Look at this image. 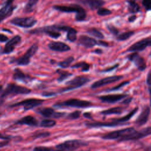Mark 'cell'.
I'll return each instance as SVG.
<instances>
[{
  "label": "cell",
  "mask_w": 151,
  "mask_h": 151,
  "mask_svg": "<svg viewBox=\"0 0 151 151\" xmlns=\"http://www.w3.org/2000/svg\"><path fill=\"white\" fill-rule=\"evenodd\" d=\"M31 92V89L24 87L18 86L14 83L8 84L6 87L2 91L0 96V105L4 102L5 98L9 96H15L18 94H27Z\"/></svg>",
  "instance_id": "cell-1"
},
{
  "label": "cell",
  "mask_w": 151,
  "mask_h": 151,
  "mask_svg": "<svg viewBox=\"0 0 151 151\" xmlns=\"http://www.w3.org/2000/svg\"><path fill=\"white\" fill-rule=\"evenodd\" d=\"M70 27L68 26H61V25H52L48 26L43 28H39L34 30L31 31L29 32L31 34H40L44 33L47 34L51 38H57L60 37L61 34L60 31H67Z\"/></svg>",
  "instance_id": "cell-2"
},
{
  "label": "cell",
  "mask_w": 151,
  "mask_h": 151,
  "mask_svg": "<svg viewBox=\"0 0 151 151\" xmlns=\"http://www.w3.org/2000/svg\"><path fill=\"white\" fill-rule=\"evenodd\" d=\"M150 134H151V127H148L139 131L136 130L134 129L133 130L124 134L120 139H119L117 141L124 142L129 140H135L146 137Z\"/></svg>",
  "instance_id": "cell-3"
},
{
  "label": "cell",
  "mask_w": 151,
  "mask_h": 151,
  "mask_svg": "<svg viewBox=\"0 0 151 151\" xmlns=\"http://www.w3.org/2000/svg\"><path fill=\"white\" fill-rule=\"evenodd\" d=\"M38 48V47L37 43L32 44L23 55L18 58L11 60V63H15L19 65H27L29 64L30 63V58L36 54Z\"/></svg>",
  "instance_id": "cell-4"
},
{
  "label": "cell",
  "mask_w": 151,
  "mask_h": 151,
  "mask_svg": "<svg viewBox=\"0 0 151 151\" xmlns=\"http://www.w3.org/2000/svg\"><path fill=\"white\" fill-rule=\"evenodd\" d=\"M88 145L85 141L74 139L66 140L61 143L56 145V149L61 150H74L80 147L86 146Z\"/></svg>",
  "instance_id": "cell-5"
},
{
  "label": "cell",
  "mask_w": 151,
  "mask_h": 151,
  "mask_svg": "<svg viewBox=\"0 0 151 151\" xmlns=\"http://www.w3.org/2000/svg\"><path fill=\"white\" fill-rule=\"evenodd\" d=\"M90 81V79L86 76H79L75 77L73 79L68 81L66 83V85L67 86L66 87L63 88L61 90V92H65L69 90H74L77 88H79Z\"/></svg>",
  "instance_id": "cell-6"
},
{
  "label": "cell",
  "mask_w": 151,
  "mask_h": 151,
  "mask_svg": "<svg viewBox=\"0 0 151 151\" xmlns=\"http://www.w3.org/2000/svg\"><path fill=\"white\" fill-rule=\"evenodd\" d=\"M91 106H92V103L88 101L81 100L77 99H70L69 100H67L55 104V106H57V107L67 106V107H77V108H85V107H88Z\"/></svg>",
  "instance_id": "cell-7"
},
{
  "label": "cell",
  "mask_w": 151,
  "mask_h": 151,
  "mask_svg": "<svg viewBox=\"0 0 151 151\" xmlns=\"http://www.w3.org/2000/svg\"><path fill=\"white\" fill-rule=\"evenodd\" d=\"M44 100L38 99H28L24 100L21 101L14 103L10 106L11 107H15L17 106H23L24 110H28L33 109L37 106L41 105Z\"/></svg>",
  "instance_id": "cell-8"
},
{
  "label": "cell",
  "mask_w": 151,
  "mask_h": 151,
  "mask_svg": "<svg viewBox=\"0 0 151 151\" xmlns=\"http://www.w3.org/2000/svg\"><path fill=\"white\" fill-rule=\"evenodd\" d=\"M11 23L19 27L27 28L33 27L37 23V20L32 17H17L11 20Z\"/></svg>",
  "instance_id": "cell-9"
},
{
  "label": "cell",
  "mask_w": 151,
  "mask_h": 151,
  "mask_svg": "<svg viewBox=\"0 0 151 151\" xmlns=\"http://www.w3.org/2000/svg\"><path fill=\"white\" fill-rule=\"evenodd\" d=\"M36 111L46 118L58 119L65 115V113L58 112L51 107H42L38 109Z\"/></svg>",
  "instance_id": "cell-10"
},
{
  "label": "cell",
  "mask_w": 151,
  "mask_h": 151,
  "mask_svg": "<svg viewBox=\"0 0 151 151\" xmlns=\"http://www.w3.org/2000/svg\"><path fill=\"white\" fill-rule=\"evenodd\" d=\"M127 58L130 61H132L140 71H143L146 69V64L144 58L137 52H133L127 55Z\"/></svg>",
  "instance_id": "cell-11"
},
{
  "label": "cell",
  "mask_w": 151,
  "mask_h": 151,
  "mask_svg": "<svg viewBox=\"0 0 151 151\" xmlns=\"http://www.w3.org/2000/svg\"><path fill=\"white\" fill-rule=\"evenodd\" d=\"M122 78H123L122 76H113L105 77L104 78H102L101 80L95 81L94 83L92 84L91 87L92 88H99L101 86L117 81L118 80H121Z\"/></svg>",
  "instance_id": "cell-12"
},
{
  "label": "cell",
  "mask_w": 151,
  "mask_h": 151,
  "mask_svg": "<svg viewBox=\"0 0 151 151\" xmlns=\"http://www.w3.org/2000/svg\"><path fill=\"white\" fill-rule=\"evenodd\" d=\"M148 46H151V38H145L135 42L127 49V51L136 52L142 51Z\"/></svg>",
  "instance_id": "cell-13"
},
{
  "label": "cell",
  "mask_w": 151,
  "mask_h": 151,
  "mask_svg": "<svg viewBox=\"0 0 151 151\" xmlns=\"http://www.w3.org/2000/svg\"><path fill=\"white\" fill-rule=\"evenodd\" d=\"M133 129H134L133 127H129V128H126V129H123L119 130L113 131L103 135L102 136V138L103 139H106V140H115V139L118 140L124 134L133 130Z\"/></svg>",
  "instance_id": "cell-14"
},
{
  "label": "cell",
  "mask_w": 151,
  "mask_h": 151,
  "mask_svg": "<svg viewBox=\"0 0 151 151\" xmlns=\"http://www.w3.org/2000/svg\"><path fill=\"white\" fill-rule=\"evenodd\" d=\"M21 41V37L19 35H15L6 43L2 53L9 54L11 53L15 49V47L18 45Z\"/></svg>",
  "instance_id": "cell-15"
},
{
  "label": "cell",
  "mask_w": 151,
  "mask_h": 151,
  "mask_svg": "<svg viewBox=\"0 0 151 151\" xmlns=\"http://www.w3.org/2000/svg\"><path fill=\"white\" fill-rule=\"evenodd\" d=\"M48 48L54 51L65 52L70 50L69 45L61 41H52L48 44Z\"/></svg>",
  "instance_id": "cell-16"
},
{
  "label": "cell",
  "mask_w": 151,
  "mask_h": 151,
  "mask_svg": "<svg viewBox=\"0 0 151 151\" xmlns=\"http://www.w3.org/2000/svg\"><path fill=\"white\" fill-rule=\"evenodd\" d=\"M12 1L13 0H8L6 5L0 9V22L12 14L14 9L12 5Z\"/></svg>",
  "instance_id": "cell-17"
},
{
  "label": "cell",
  "mask_w": 151,
  "mask_h": 151,
  "mask_svg": "<svg viewBox=\"0 0 151 151\" xmlns=\"http://www.w3.org/2000/svg\"><path fill=\"white\" fill-rule=\"evenodd\" d=\"M78 44L86 48H91L96 45H98L99 42L93 38L83 35L78 38Z\"/></svg>",
  "instance_id": "cell-18"
},
{
  "label": "cell",
  "mask_w": 151,
  "mask_h": 151,
  "mask_svg": "<svg viewBox=\"0 0 151 151\" xmlns=\"http://www.w3.org/2000/svg\"><path fill=\"white\" fill-rule=\"evenodd\" d=\"M150 111V107L148 106H145L143 109L141 113L139 116L137 120L135 121V123L139 126H141L145 124L147 121L148 120Z\"/></svg>",
  "instance_id": "cell-19"
},
{
  "label": "cell",
  "mask_w": 151,
  "mask_h": 151,
  "mask_svg": "<svg viewBox=\"0 0 151 151\" xmlns=\"http://www.w3.org/2000/svg\"><path fill=\"white\" fill-rule=\"evenodd\" d=\"M127 97V94H110V95H106L99 97V99L104 102L108 103H113L117 102L124 98Z\"/></svg>",
  "instance_id": "cell-20"
},
{
  "label": "cell",
  "mask_w": 151,
  "mask_h": 151,
  "mask_svg": "<svg viewBox=\"0 0 151 151\" xmlns=\"http://www.w3.org/2000/svg\"><path fill=\"white\" fill-rule=\"evenodd\" d=\"M54 8L56 10L64 12H76V14L83 11L84 9L78 5L64 6V5H55Z\"/></svg>",
  "instance_id": "cell-21"
},
{
  "label": "cell",
  "mask_w": 151,
  "mask_h": 151,
  "mask_svg": "<svg viewBox=\"0 0 151 151\" xmlns=\"http://www.w3.org/2000/svg\"><path fill=\"white\" fill-rule=\"evenodd\" d=\"M124 125L122 123L112 120L111 122H93L86 123V126L88 127H113L116 126Z\"/></svg>",
  "instance_id": "cell-22"
},
{
  "label": "cell",
  "mask_w": 151,
  "mask_h": 151,
  "mask_svg": "<svg viewBox=\"0 0 151 151\" xmlns=\"http://www.w3.org/2000/svg\"><path fill=\"white\" fill-rule=\"evenodd\" d=\"M13 78L16 80L22 81L24 83H28L32 79L30 76L25 74L22 70H21L19 68H15L14 70Z\"/></svg>",
  "instance_id": "cell-23"
},
{
  "label": "cell",
  "mask_w": 151,
  "mask_h": 151,
  "mask_svg": "<svg viewBox=\"0 0 151 151\" xmlns=\"http://www.w3.org/2000/svg\"><path fill=\"white\" fill-rule=\"evenodd\" d=\"M15 123L17 124H25L29 126H37L38 125V121L34 117L28 115L18 120Z\"/></svg>",
  "instance_id": "cell-24"
},
{
  "label": "cell",
  "mask_w": 151,
  "mask_h": 151,
  "mask_svg": "<svg viewBox=\"0 0 151 151\" xmlns=\"http://www.w3.org/2000/svg\"><path fill=\"white\" fill-rule=\"evenodd\" d=\"M85 1L92 9L99 8L104 4L103 0H86Z\"/></svg>",
  "instance_id": "cell-25"
},
{
  "label": "cell",
  "mask_w": 151,
  "mask_h": 151,
  "mask_svg": "<svg viewBox=\"0 0 151 151\" xmlns=\"http://www.w3.org/2000/svg\"><path fill=\"white\" fill-rule=\"evenodd\" d=\"M72 68H81V71H88L90 69V65L85 61H81L71 66Z\"/></svg>",
  "instance_id": "cell-26"
},
{
  "label": "cell",
  "mask_w": 151,
  "mask_h": 151,
  "mask_svg": "<svg viewBox=\"0 0 151 151\" xmlns=\"http://www.w3.org/2000/svg\"><path fill=\"white\" fill-rule=\"evenodd\" d=\"M123 111V108L120 107H116L113 108H111L108 110H103L101 111V114L104 115H110L113 114H121Z\"/></svg>",
  "instance_id": "cell-27"
},
{
  "label": "cell",
  "mask_w": 151,
  "mask_h": 151,
  "mask_svg": "<svg viewBox=\"0 0 151 151\" xmlns=\"http://www.w3.org/2000/svg\"><path fill=\"white\" fill-rule=\"evenodd\" d=\"M128 9L131 13H136L139 11L140 7L134 0L128 1Z\"/></svg>",
  "instance_id": "cell-28"
},
{
  "label": "cell",
  "mask_w": 151,
  "mask_h": 151,
  "mask_svg": "<svg viewBox=\"0 0 151 151\" xmlns=\"http://www.w3.org/2000/svg\"><path fill=\"white\" fill-rule=\"evenodd\" d=\"M77 31L76 29L70 27L67 31V38L71 42H74L77 40Z\"/></svg>",
  "instance_id": "cell-29"
},
{
  "label": "cell",
  "mask_w": 151,
  "mask_h": 151,
  "mask_svg": "<svg viewBox=\"0 0 151 151\" xmlns=\"http://www.w3.org/2000/svg\"><path fill=\"white\" fill-rule=\"evenodd\" d=\"M56 73H57L60 74V77L57 79L58 81H59V82H61V81H64V80H65L66 78H67L68 77H69L70 76H72L71 73H70L68 71H66L61 70L60 69L57 70Z\"/></svg>",
  "instance_id": "cell-30"
},
{
  "label": "cell",
  "mask_w": 151,
  "mask_h": 151,
  "mask_svg": "<svg viewBox=\"0 0 151 151\" xmlns=\"http://www.w3.org/2000/svg\"><path fill=\"white\" fill-rule=\"evenodd\" d=\"M56 124V122L54 120L47 119L42 120L40 123V126L42 127H52Z\"/></svg>",
  "instance_id": "cell-31"
},
{
  "label": "cell",
  "mask_w": 151,
  "mask_h": 151,
  "mask_svg": "<svg viewBox=\"0 0 151 151\" xmlns=\"http://www.w3.org/2000/svg\"><path fill=\"white\" fill-rule=\"evenodd\" d=\"M87 32L90 35H91L94 37H96L97 38H99V39H103L104 38L103 34L99 30H98L97 29L94 28H91L88 29L87 30Z\"/></svg>",
  "instance_id": "cell-32"
},
{
  "label": "cell",
  "mask_w": 151,
  "mask_h": 151,
  "mask_svg": "<svg viewBox=\"0 0 151 151\" xmlns=\"http://www.w3.org/2000/svg\"><path fill=\"white\" fill-rule=\"evenodd\" d=\"M74 58L73 57H72V56L68 57L66 58L65 60H64L63 61L60 62L58 63V65L61 68H68V67L70 66V65L71 64V63L74 61Z\"/></svg>",
  "instance_id": "cell-33"
},
{
  "label": "cell",
  "mask_w": 151,
  "mask_h": 151,
  "mask_svg": "<svg viewBox=\"0 0 151 151\" xmlns=\"http://www.w3.org/2000/svg\"><path fill=\"white\" fill-rule=\"evenodd\" d=\"M38 1V0H29L27 4L25 6L24 11L26 12H30L32 11Z\"/></svg>",
  "instance_id": "cell-34"
},
{
  "label": "cell",
  "mask_w": 151,
  "mask_h": 151,
  "mask_svg": "<svg viewBox=\"0 0 151 151\" xmlns=\"http://www.w3.org/2000/svg\"><path fill=\"white\" fill-rule=\"evenodd\" d=\"M133 34H134L133 31L126 32H124V33H122V34L119 35L117 37V39L119 41H124V40L129 38Z\"/></svg>",
  "instance_id": "cell-35"
},
{
  "label": "cell",
  "mask_w": 151,
  "mask_h": 151,
  "mask_svg": "<svg viewBox=\"0 0 151 151\" xmlns=\"http://www.w3.org/2000/svg\"><path fill=\"white\" fill-rule=\"evenodd\" d=\"M81 111L79 110H77L75 111H73L71 113H70L68 116H67V119H71V120H75V119H77L80 117V114H81Z\"/></svg>",
  "instance_id": "cell-36"
},
{
  "label": "cell",
  "mask_w": 151,
  "mask_h": 151,
  "mask_svg": "<svg viewBox=\"0 0 151 151\" xmlns=\"http://www.w3.org/2000/svg\"><path fill=\"white\" fill-rule=\"evenodd\" d=\"M111 13V11L104 8H100L97 11V14L100 16L108 15Z\"/></svg>",
  "instance_id": "cell-37"
},
{
  "label": "cell",
  "mask_w": 151,
  "mask_h": 151,
  "mask_svg": "<svg viewBox=\"0 0 151 151\" xmlns=\"http://www.w3.org/2000/svg\"><path fill=\"white\" fill-rule=\"evenodd\" d=\"M50 135V133L48 132H40V133H35L33 135V137L35 139L37 138H40V137H48Z\"/></svg>",
  "instance_id": "cell-38"
},
{
  "label": "cell",
  "mask_w": 151,
  "mask_h": 151,
  "mask_svg": "<svg viewBox=\"0 0 151 151\" xmlns=\"http://www.w3.org/2000/svg\"><path fill=\"white\" fill-rule=\"evenodd\" d=\"M142 4L146 10H151V0H142Z\"/></svg>",
  "instance_id": "cell-39"
},
{
  "label": "cell",
  "mask_w": 151,
  "mask_h": 151,
  "mask_svg": "<svg viewBox=\"0 0 151 151\" xmlns=\"http://www.w3.org/2000/svg\"><path fill=\"white\" fill-rule=\"evenodd\" d=\"M51 150H52L51 148L44 147V146H37L34 149V150H36V151H48Z\"/></svg>",
  "instance_id": "cell-40"
},
{
  "label": "cell",
  "mask_w": 151,
  "mask_h": 151,
  "mask_svg": "<svg viewBox=\"0 0 151 151\" xmlns=\"http://www.w3.org/2000/svg\"><path fill=\"white\" fill-rule=\"evenodd\" d=\"M129 83V81H123V82H122V83L119 84L118 86H116V87H114L111 88L109 91H113V90H119V88H121V87H122L123 86H124L126 85V84H128Z\"/></svg>",
  "instance_id": "cell-41"
},
{
  "label": "cell",
  "mask_w": 151,
  "mask_h": 151,
  "mask_svg": "<svg viewBox=\"0 0 151 151\" xmlns=\"http://www.w3.org/2000/svg\"><path fill=\"white\" fill-rule=\"evenodd\" d=\"M107 28H108V29L112 33V34H113L114 35H117V34H118V29L116 28V27H114V26H113V25H109L108 27H107Z\"/></svg>",
  "instance_id": "cell-42"
},
{
  "label": "cell",
  "mask_w": 151,
  "mask_h": 151,
  "mask_svg": "<svg viewBox=\"0 0 151 151\" xmlns=\"http://www.w3.org/2000/svg\"><path fill=\"white\" fill-rule=\"evenodd\" d=\"M11 139V136H8V135H5L4 134L1 133H0V139L2 140H9Z\"/></svg>",
  "instance_id": "cell-43"
},
{
  "label": "cell",
  "mask_w": 151,
  "mask_h": 151,
  "mask_svg": "<svg viewBox=\"0 0 151 151\" xmlns=\"http://www.w3.org/2000/svg\"><path fill=\"white\" fill-rule=\"evenodd\" d=\"M8 40V38L7 36H6L4 34H0V42H4L7 41Z\"/></svg>",
  "instance_id": "cell-44"
},
{
  "label": "cell",
  "mask_w": 151,
  "mask_h": 151,
  "mask_svg": "<svg viewBox=\"0 0 151 151\" xmlns=\"http://www.w3.org/2000/svg\"><path fill=\"white\" fill-rule=\"evenodd\" d=\"M43 96H45V97H51V96H54L55 95V93L54 92H43L42 94Z\"/></svg>",
  "instance_id": "cell-45"
},
{
  "label": "cell",
  "mask_w": 151,
  "mask_h": 151,
  "mask_svg": "<svg viewBox=\"0 0 151 151\" xmlns=\"http://www.w3.org/2000/svg\"><path fill=\"white\" fill-rule=\"evenodd\" d=\"M9 143V140H4L2 142H0V148L5 147V146L8 145Z\"/></svg>",
  "instance_id": "cell-46"
},
{
  "label": "cell",
  "mask_w": 151,
  "mask_h": 151,
  "mask_svg": "<svg viewBox=\"0 0 151 151\" xmlns=\"http://www.w3.org/2000/svg\"><path fill=\"white\" fill-rule=\"evenodd\" d=\"M146 81H147V83L149 85H150L151 84V70H150V71L149 72V73L147 74Z\"/></svg>",
  "instance_id": "cell-47"
},
{
  "label": "cell",
  "mask_w": 151,
  "mask_h": 151,
  "mask_svg": "<svg viewBox=\"0 0 151 151\" xmlns=\"http://www.w3.org/2000/svg\"><path fill=\"white\" fill-rule=\"evenodd\" d=\"M118 65H119V64H116V65H114L113 67H110V68H107V69L104 70L103 71H105V72H107V71H111L112 70H113V69L116 68Z\"/></svg>",
  "instance_id": "cell-48"
},
{
  "label": "cell",
  "mask_w": 151,
  "mask_h": 151,
  "mask_svg": "<svg viewBox=\"0 0 151 151\" xmlns=\"http://www.w3.org/2000/svg\"><path fill=\"white\" fill-rule=\"evenodd\" d=\"M132 100V97H130V98H127L126 99H124L123 101V104H129Z\"/></svg>",
  "instance_id": "cell-49"
},
{
  "label": "cell",
  "mask_w": 151,
  "mask_h": 151,
  "mask_svg": "<svg viewBox=\"0 0 151 151\" xmlns=\"http://www.w3.org/2000/svg\"><path fill=\"white\" fill-rule=\"evenodd\" d=\"M83 116L84 117H85L86 118H88V119H91L92 117H91V113H88V112H86L83 114Z\"/></svg>",
  "instance_id": "cell-50"
},
{
  "label": "cell",
  "mask_w": 151,
  "mask_h": 151,
  "mask_svg": "<svg viewBox=\"0 0 151 151\" xmlns=\"http://www.w3.org/2000/svg\"><path fill=\"white\" fill-rule=\"evenodd\" d=\"M98 45H103V46H105V47L108 46V44L106 42H104V41H99Z\"/></svg>",
  "instance_id": "cell-51"
},
{
  "label": "cell",
  "mask_w": 151,
  "mask_h": 151,
  "mask_svg": "<svg viewBox=\"0 0 151 151\" xmlns=\"http://www.w3.org/2000/svg\"><path fill=\"white\" fill-rule=\"evenodd\" d=\"M136 15H132V16H131L129 18V22H133L136 19Z\"/></svg>",
  "instance_id": "cell-52"
},
{
  "label": "cell",
  "mask_w": 151,
  "mask_h": 151,
  "mask_svg": "<svg viewBox=\"0 0 151 151\" xmlns=\"http://www.w3.org/2000/svg\"><path fill=\"white\" fill-rule=\"evenodd\" d=\"M149 93H150V105L151 106V84H150V88H149Z\"/></svg>",
  "instance_id": "cell-53"
},
{
  "label": "cell",
  "mask_w": 151,
  "mask_h": 151,
  "mask_svg": "<svg viewBox=\"0 0 151 151\" xmlns=\"http://www.w3.org/2000/svg\"><path fill=\"white\" fill-rule=\"evenodd\" d=\"M2 86H0V94H1V93L2 92Z\"/></svg>",
  "instance_id": "cell-54"
},
{
  "label": "cell",
  "mask_w": 151,
  "mask_h": 151,
  "mask_svg": "<svg viewBox=\"0 0 151 151\" xmlns=\"http://www.w3.org/2000/svg\"><path fill=\"white\" fill-rule=\"evenodd\" d=\"M13 1H14V0H13Z\"/></svg>",
  "instance_id": "cell-55"
}]
</instances>
